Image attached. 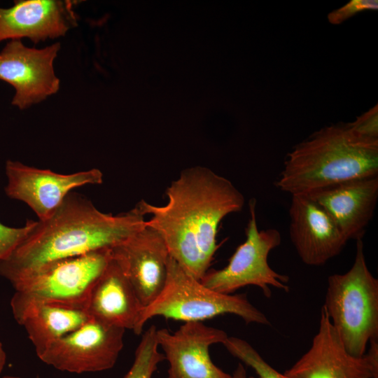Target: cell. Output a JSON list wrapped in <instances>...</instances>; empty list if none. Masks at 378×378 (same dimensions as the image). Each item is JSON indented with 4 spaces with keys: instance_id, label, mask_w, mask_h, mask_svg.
I'll return each instance as SVG.
<instances>
[{
    "instance_id": "cell-1",
    "label": "cell",
    "mask_w": 378,
    "mask_h": 378,
    "mask_svg": "<svg viewBox=\"0 0 378 378\" xmlns=\"http://www.w3.org/2000/svg\"><path fill=\"white\" fill-rule=\"evenodd\" d=\"M166 195L164 206L144 200L136 204L145 216H151L145 225L162 237L169 255L201 280L218 248L219 224L226 216L241 211L244 197L230 180L202 166L182 171Z\"/></svg>"
},
{
    "instance_id": "cell-2",
    "label": "cell",
    "mask_w": 378,
    "mask_h": 378,
    "mask_svg": "<svg viewBox=\"0 0 378 378\" xmlns=\"http://www.w3.org/2000/svg\"><path fill=\"white\" fill-rule=\"evenodd\" d=\"M137 204L117 215L97 209L85 196L69 192L48 218L35 220L11 255L0 260V276L13 286L53 262L111 248L145 227Z\"/></svg>"
},
{
    "instance_id": "cell-3",
    "label": "cell",
    "mask_w": 378,
    "mask_h": 378,
    "mask_svg": "<svg viewBox=\"0 0 378 378\" xmlns=\"http://www.w3.org/2000/svg\"><path fill=\"white\" fill-rule=\"evenodd\" d=\"M378 176V139L364 138L348 124L326 126L287 155L276 186L291 195Z\"/></svg>"
},
{
    "instance_id": "cell-4",
    "label": "cell",
    "mask_w": 378,
    "mask_h": 378,
    "mask_svg": "<svg viewBox=\"0 0 378 378\" xmlns=\"http://www.w3.org/2000/svg\"><path fill=\"white\" fill-rule=\"evenodd\" d=\"M356 241L351 268L328 276L323 307L347 351L361 357L378 337V280L367 265L363 240Z\"/></svg>"
},
{
    "instance_id": "cell-5",
    "label": "cell",
    "mask_w": 378,
    "mask_h": 378,
    "mask_svg": "<svg viewBox=\"0 0 378 378\" xmlns=\"http://www.w3.org/2000/svg\"><path fill=\"white\" fill-rule=\"evenodd\" d=\"M234 314L246 323L270 326L263 312L253 305L246 294L216 292L169 258L164 286L158 297L144 308L139 327L155 316L184 322H202L223 314Z\"/></svg>"
},
{
    "instance_id": "cell-6",
    "label": "cell",
    "mask_w": 378,
    "mask_h": 378,
    "mask_svg": "<svg viewBox=\"0 0 378 378\" xmlns=\"http://www.w3.org/2000/svg\"><path fill=\"white\" fill-rule=\"evenodd\" d=\"M111 260V248L101 249L53 262L15 284L14 318L38 304L87 310L91 290Z\"/></svg>"
},
{
    "instance_id": "cell-7",
    "label": "cell",
    "mask_w": 378,
    "mask_h": 378,
    "mask_svg": "<svg viewBox=\"0 0 378 378\" xmlns=\"http://www.w3.org/2000/svg\"><path fill=\"white\" fill-rule=\"evenodd\" d=\"M255 204V200H250L246 240L236 248L225 267L208 270L200 280L207 288L220 293L232 294L243 287L255 286L267 298L272 295L271 287L289 290L288 276L274 271L268 262L270 253L281 244V234L274 228L258 229Z\"/></svg>"
},
{
    "instance_id": "cell-8",
    "label": "cell",
    "mask_w": 378,
    "mask_h": 378,
    "mask_svg": "<svg viewBox=\"0 0 378 378\" xmlns=\"http://www.w3.org/2000/svg\"><path fill=\"white\" fill-rule=\"evenodd\" d=\"M125 332L90 318L38 357L48 365L71 373L110 370L123 348Z\"/></svg>"
},
{
    "instance_id": "cell-9",
    "label": "cell",
    "mask_w": 378,
    "mask_h": 378,
    "mask_svg": "<svg viewBox=\"0 0 378 378\" xmlns=\"http://www.w3.org/2000/svg\"><path fill=\"white\" fill-rule=\"evenodd\" d=\"M290 378H378V342L361 357L346 349L322 307L318 329L308 351L284 373Z\"/></svg>"
},
{
    "instance_id": "cell-10",
    "label": "cell",
    "mask_w": 378,
    "mask_h": 378,
    "mask_svg": "<svg viewBox=\"0 0 378 378\" xmlns=\"http://www.w3.org/2000/svg\"><path fill=\"white\" fill-rule=\"evenodd\" d=\"M55 43L43 48H29L21 40H10L0 51V80L15 89L12 105L20 110L57 93L60 80L54 61L60 50Z\"/></svg>"
},
{
    "instance_id": "cell-11",
    "label": "cell",
    "mask_w": 378,
    "mask_h": 378,
    "mask_svg": "<svg viewBox=\"0 0 378 378\" xmlns=\"http://www.w3.org/2000/svg\"><path fill=\"white\" fill-rule=\"evenodd\" d=\"M6 195L25 203L38 220L50 217L74 189L103 182V174L96 168L64 174L10 160L6 162Z\"/></svg>"
},
{
    "instance_id": "cell-12",
    "label": "cell",
    "mask_w": 378,
    "mask_h": 378,
    "mask_svg": "<svg viewBox=\"0 0 378 378\" xmlns=\"http://www.w3.org/2000/svg\"><path fill=\"white\" fill-rule=\"evenodd\" d=\"M156 337L169 364L167 378H232L209 355L211 345L223 344L228 337L223 330L202 322H185L172 333L158 329Z\"/></svg>"
},
{
    "instance_id": "cell-13",
    "label": "cell",
    "mask_w": 378,
    "mask_h": 378,
    "mask_svg": "<svg viewBox=\"0 0 378 378\" xmlns=\"http://www.w3.org/2000/svg\"><path fill=\"white\" fill-rule=\"evenodd\" d=\"M289 234L304 264L321 266L339 255L347 239L335 222L311 195H291Z\"/></svg>"
},
{
    "instance_id": "cell-14",
    "label": "cell",
    "mask_w": 378,
    "mask_h": 378,
    "mask_svg": "<svg viewBox=\"0 0 378 378\" xmlns=\"http://www.w3.org/2000/svg\"><path fill=\"white\" fill-rule=\"evenodd\" d=\"M111 253L144 307L152 302L164 286L170 256L162 237L145 225L139 232L112 247Z\"/></svg>"
},
{
    "instance_id": "cell-15",
    "label": "cell",
    "mask_w": 378,
    "mask_h": 378,
    "mask_svg": "<svg viewBox=\"0 0 378 378\" xmlns=\"http://www.w3.org/2000/svg\"><path fill=\"white\" fill-rule=\"evenodd\" d=\"M76 1L19 0L0 7V42L27 38L34 43L64 36L78 24Z\"/></svg>"
},
{
    "instance_id": "cell-16",
    "label": "cell",
    "mask_w": 378,
    "mask_h": 378,
    "mask_svg": "<svg viewBox=\"0 0 378 378\" xmlns=\"http://www.w3.org/2000/svg\"><path fill=\"white\" fill-rule=\"evenodd\" d=\"M311 195L328 213L347 240L362 239L378 200V176L340 183Z\"/></svg>"
},
{
    "instance_id": "cell-17",
    "label": "cell",
    "mask_w": 378,
    "mask_h": 378,
    "mask_svg": "<svg viewBox=\"0 0 378 378\" xmlns=\"http://www.w3.org/2000/svg\"><path fill=\"white\" fill-rule=\"evenodd\" d=\"M144 305L112 258L96 281L89 298L90 316L107 325L140 335L139 322Z\"/></svg>"
},
{
    "instance_id": "cell-18",
    "label": "cell",
    "mask_w": 378,
    "mask_h": 378,
    "mask_svg": "<svg viewBox=\"0 0 378 378\" xmlns=\"http://www.w3.org/2000/svg\"><path fill=\"white\" fill-rule=\"evenodd\" d=\"M91 317L87 310L52 304L31 307L15 318L27 332L37 356L80 328Z\"/></svg>"
},
{
    "instance_id": "cell-19",
    "label": "cell",
    "mask_w": 378,
    "mask_h": 378,
    "mask_svg": "<svg viewBox=\"0 0 378 378\" xmlns=\"http://www.w3.org/2000/svg\"><path fill=\"white\" fill-rule=\"evenodd\" d=\"M157 330L152 325L145 330L136 349L133 363L124 378H153L159 363L165 360L158 350Z\"/></svg>"
},
{
    "instance_id": "cell-20",
    "label": "cell",
    "mask_w": 378,
    "mask_h": 378,
    "mask_svg": "<svg viewBox=\"0 0 378 378\" xmlns=\"http://www.w3.org/2000/svg\"><path fill=\"white\" fill-rule=\"evenodd\" d=\"M227 351L254 370L258 378H290L272 368L247 341L229 337L223 343Z\"/></svg>"
},
{
    "instance_id": "cell-21",
    "label": "cell",
    "mask_w": 378,
    "mask_h": 378,
    "mask_svg": "<svg viewBox=\"0 0 378 378\" xmlns=\"http://www.w3.org/2000/svg\"><path fill=\"white\" fill-rule=\"evenodd\" d=\"M35 220H29L21 227H11L0 222V260L8 258L24 239L34 225Z\"/></svg>"
},
{
    "instance_id": "cell-22",
    "label": "cell",
    "mask_w": 378,
    "mask_h": 378,
    "mask_svg": "<svg viewBox=\"0 0 378 378\" xmlns=\"http://www.w3.org/2000/svg\"><path fill=\"white\" fill-rule=\"evenodd\" d=\"M377 8V0H351L342 7L330 12L328 15V20L332 24H340L359 12Z\"/></svg>"
},
{
    "instance_id": "cell-23",
    "label": "cell",
    "mask_w": 378,
    "mask_h": 378,
    "mask_svg": "<svg viewBox=\"0 0 378 378\" xmlns=\"http://www.w3.org/2000/svg\"><path fill=\"white\" fill-rule=\"evenodd\" d=\"M347 124L358 135L367 139H378V105L376 104Z\"/></svg>"
},
{
    "instance_id": "cell-24",
    "label": "cell",
    "mask_w": 378,
    "mask_h": 378,
    "mask_svg": "<svg viewBox=\"0 0 378 378\" xmlns=\"http://www.w3.org/2000/svg\"><path fill=\"white\" fill-rule=\"evenodd\" d=\"M232 378H255L253 376H248L246 370L243 363H239L234 369Z\"/></svg>"
},
{
    "instance_id": "cell-25",
    "label": "cell",
    "mask_w": 378,
    "mask_h": 378,
    "mask_svg": "<svg viewBox=\"0 0 378 378\" xmlns=\"http://www.w3.org/2000/svg\"><path fill=\"white\" fill-rule=\"evenodd\" d=\"M6 363V354L2 343L0 342V374L4 370Z\"/></svg>"
},
{
    "instance_id": "cell-26",
    "label": "cell",
    "mask_w": 378,
    "mask_h": 378,
    "mask_svg": "<svg viewBox=\"0 0 378 378\" xmlns=\"http://www.w3.org/2000/svg\"><path fill=\"white\" fill-rule=\"evenodd\" d=\"M1 378H21V377H18V376H13V375H6Z\"/></svg>"
}]
</instances>
